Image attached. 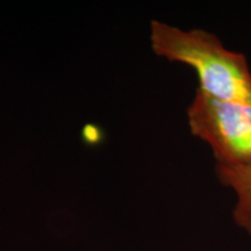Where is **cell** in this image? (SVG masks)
<instances>
[{
	"label": "cell",
	"mask_w": 251,
	"mask_h": 251,
	"mask_svg": "<svg viewBox=\"0 0 251 251\" xmlns=\"http://www.w3.org/2000/svg\"><path fill=\"white\" fill-rule=\"evenodd\" d=\"M150 42L157 56L194 69L198 89L202 92L219 100L251 106V70L247 57L226 48L214 34L203 29L184 30L152 20Z\"/></svg>",
	"instance_id": "cell-1"
},
{
	"label": "cell",
	"mask_w": 251,
	"mask_h": 251,
	"mask_svg": "<svg viewBox=\"0 0 251 251\" xmlns=\"http://www.w3.org/2000/svg\"><path fill=\"white\" fill-rule=\"evenodd\" d=\"M191 133L206 142L215 165L251 168V106L219 100L197 89L187 108Z\"/></svg>",
	"instance_id": "cell-2"
},
{
	"label": "cell",
	"mask_w": 251,
	"mask_h": 251,
	"mask_svg": "<svg viewBox=\"0 0 251 251\" xmlns=\"http://www.w3.org/2000/svg\"><path fill=\"white\" fill-rule=\"evenodd\" d=\"M215 172L220 183L236 194L234 220L251 236V168L215 165Z\"/></svg>",
	"instance_id": "cell-3"
}]
</instances>
